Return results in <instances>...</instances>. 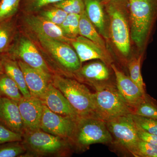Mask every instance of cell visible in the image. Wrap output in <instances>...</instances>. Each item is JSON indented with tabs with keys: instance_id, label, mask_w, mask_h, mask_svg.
I'll use <instances>...</instances> for the list:
<instances>
[{
	"instance_id": "cell-1",
	"label": "cell",
	"mask_w": 157,
	"mask_h": 157,
	"mask_svg": "<svg viewBox=\"0 0 157 157\" xmlns=\"http://www.w3.org/2000/svg\"><path fill=\"white\" fill-rule=\"evenodd\" d=\"M33 39L54 74L72 77L81 68L77 53L69 43L49 38Z\"/></svg>"
},
{
	"instance_id": "cell-2",
	"label": "cell",
	"mask_w": 157,
	"mask_h": 157,
	"mask_svg": "<svg viewBox=\"0 0 157 157\" xmlns=\"http://www.w3.org/2000/svg\"><path fill=\"white\" fill-rule=\"evenodd\" d=\"M131 39L139 49L146 45L157 18V0H129Z\"/></svg>"
},
{
	"instance_id": "cell-3",
	"label": "cell",
	"mask_w": 157,
	"mask_h": 157,
	"mask_svg": "<svg viewBox=\"0 0 157 157\" xmlns=\"http://www.w3.org/2000/svg\"><path fill=\"white\" fill-rule=\"evenodd\" d=\"M23 145L27 157L64 156L72 147L67 139L40 130L26 131L22 134Z\"/></svg>"
},
{
	"instance_id": "cell-4",
	"label": "cell",
	"mask_w": 157,
	"mask_h": 157,
	"mask_svg": "<svg viewBox=\"0 0 157 157\" xmlns=\"http://www.w3.org/2000/svg\"><path fill=\"white\" fill-rule=\"evenodd\" d=\"M52 84L61 92L80 117L95 115L94 93L85 85L71 78L53 74Z\"/></svg>"
},
{
	"instance_id": "cell-5",
	"label": "cell",
	"mask_w": 157,
	"mask_h": 157,
	"mask_svg": "<svg viewBox=\"0 0 157 157\" xmlns=\"http://www.w3.org/2000/svg\"><path fill=\"white\" fill-rule=\"evenodd\" d=\"M95 90V117L107 121L115 118L132 113V109L127 104L116 85L110 82L99 85Z\"/></svg>"
},
{
	"instance_id": "cell-6",
	"label": "cell",
	"mask_w": 157,
	"mask_h": 157,
	"mask_svg": "<svg viewBox=\"0 0 157 157\" xmlns=\"http://www.w3.org/2000/svg\"><path fill=\"white\" fill-rule=\"evenodd\" d=\"M69 141L79 150L87 149L94 144H109L113 137L106 122L94 117H79Z\"/></svg>"
},
{
	"instance_id": "cell-7",
	"label": "cell",
	"mask_w": 157,
	"mask_h": 157,
	"mask_svg": "<svg viewBox=\"0 0 157 157\" xmlns=\"http://www.w3.org/2000/svg\"><path fill=\"white\" fill-rule=\"evenodd\" d=\"M124 0L107 2L106 11L110 23V35L113 42L122 55L128 57L131 49L128 16Z\"/></svg>"
},
{
	"instance_id": "cell-8",
	"label": "cell",
	"mask_w": 157,
	"mask_h": 157,
	"mask_svg": "<svg viewBox=\"0 0 157 157\" xmlns=\"http://www.w3.org/2000/svg\"><path fill=\"white\" fill-rule=\"evenodd\" d=\"M6 54L47 75L52 76L54 74L35 40L19 29L13 44Z\"/></svg>"
},
{
	"instance_id": "cell-9",
	"label": "cell",
	"mask_w": 157,
	"mask_h": 157,
	"mask_svg": "<svg viewBox=\"0 0 157 157\" xmlns=\"http://www.w3.org/2000/svg\"><path fill=\"white\" fill-rule=\"evenodd\" d=\"M106 124L112 135L113 142L133 155L140 139L131 114L113 119L106 121Z\"/></svg>"
},
{
	"instance_id": "cell-10",
	"label": "cell",
	"mask_w": 157,
	"mask_h": 157,
	"mask_svg": "<svg viewBox=\"0 0 157 157\" xmlns=\"http://www.w3.org/2000/svg\"><path fill=\"white\" fill-rule=\"evenodd\" d=\"M22 30L33 38H46L67 42L73 39L65 36L59 26L43 18L37 14H23L19 19Z\"/></svg>"
},
{
	"instance_id": "cell-11",
	"label": "cell",
	"mask_w": 157,
	"mask_h": 157,
	"mask_svg": "<svg viewBox=\"0 0 157 157\" xmlns=\"http://www.w3.org/2000/svg\"><path fill=\"white\" fill-rule=\"evenodd\" d=\"M77 120L52 112L43 104L40 129L69 140L75 130Z\"/></svg>"
},
{
	"instance_id": "cell-12",
	"label": "cell",
	"mask_w": 157,
	"mask_h": 157,
	"mask_svg": "<svg viewBox=\"0 0 157 157\" xmlns=\"http://www.w3.org/2000/svg\"><path fill=\"white\" fill-rule=\"evenodd\" d=\"M24 132L40 130L43 104L39 98L23 97L17 102Z\"/></svg>"
},
{
	"instance_id": "cell-13",
	"label": "cell",
	"mask_w": 157,
	"mask_h": 157,
	"mask_svg": "<svg viewBox=\"0 0 157 157\" xmlns=\"http://www.w3.org/2000/svg\"><path fill=\"white\" fill-rule=\"evenodd\" d=\"M40 100L44 105L55 113L75 119L80 117L67 99L52 82Z\"/></svg>"
},
{
	"instance_id": "cell-14",
	"label": "cell",
	"mask_w": 157,
	"mask_h": 157,
	"mask_svg": "<svg viewBox=\"0 0 157 157\" xmlns=\"http://www.w3.org/2000/svg\"><path fill=\"white\" fill-rule=\"evenodd\" d=\"M110 67L115 74L116 86L119 92L133 110L143 100L146 93L143 92L130 77L119 70L115 65L111 63Z\"/></svg>"
},
{
	"instance_id": "cell-15",
	"label": "cell",
	"mask_w": 157,
	"mask_h": 157,
	"mask_svg": "<svg viewBox=\"0 0 157 157\" xmlns=\"http://www.w3.org/2000/svg\"><path fill=\"white\" fill-rule=\"evenodd\" d=\"M81 63L94 59H99L106 64H111V58L106 49L87 38L78 36L70 42Z\"/></svg>"
},
{
	"instance_id": "cell-16",
	"label": "cell",
	"mask_w": 157,
	"mask_h": 157,
	"mask_svg": "<svg viewBox=\"0 0 157 157\" xmlns=\"http://www.w3.org/2000/svg\"><path fill=\"white\" fill-rule=\"evenodd\" d=\"M74 76L78 81L83 82L94 87L109 82L110 72L107 64L101 61L92 62L81 67Z\"/></svg>"
},
{
	"instance_id": "cell-17",
	"label": "cell",
	"mask_w": 157,
	"mask_h": 157,
	"mask_svg": "<svg viewBox=\"0 0 157 157\" xmlns=\"http://www.w3.org/2000/svg\"><path fill=\"white\" fill-rule=\"evenodd\" d=\"M17 61L23 72L26 83L31 96L41 99L51 82L53 75L49 76L21 61Z\"/></svg>"
},
{
	"instance_id": "cell-18",
	"label": "cell",
	"mask_w": 157,
	"mask_h": 157,
	"mask_svg": "<svg viewBox=\"0 0 157 157\" xmlns=\"http://www.w3.org/2000/svg\"><path fill=\"white\" fill-rule=\"evenodd\" d=\"M0 124L22 135L24 129L17 102L0 97Z\"/></svg>"
},
{
	"instance_id": "cell-19",
	"label": "cell",
	"mask_w": 157,
	"mask_h": 157,
	"mask_svg": "<svg viewBox=\"0 0 157 157\" xmlns=\"http://www.w3.org/2000/svg\"><path fill=\"white\" fill-rule=\"evenodd\" d=\"M1 64L4 73L9 76L17 85L23 97H31L23 72L20 67L18 61L10 57L7 54H3Z\"/></svg>"
},
{
	"instance_id": "cell-20",
	"label": "cell",
	"mask_w": 157,
	"mask_h": 157,
	"mask_svg": "<svg viewBox=\"0 0 157 157\" xmlns=\"http://www.w3.org/2000/svg\"><path fill=\"white\" fill-rule=\"evenodd\" d=\"M88 17L95 27L98 33L107 39V29L102 2L101 0H83Z\"/></svg>"
},
{
	"instance_id": "cell-21",
	"label": "cell",
	"mask_w": 157,
	"mask_h": 157,
	"mask_svg": "<svg viewBox=\"0 0 157 157\" xmlns=\"http://www.w3.org/2000/svg\"><path fill=\"white\" fill-rule=\"evenodd\" d=\"M19 32L17 16L0 21V54L7 53Z\"/></svg>"
},
{
	"instance_id": "cell-22",
	"label": "cell",
	"mask_w": 157,
	"mask_h": 157,
	"mask_svg": "<svg viewBox=\"0 0 157 157\" xmlns=\"http://www.w3.org/2000/svg\"><path fill=\"white\" fill-rule=\"evenodd\" d=\"M79 35L90 39L102 48L106 49V44L104 39L90 21L85 11L80 14Z\"/></svg>"
},
{
	"instance_id": "cell-23",
	"label": "cell",
	"mask_w": 157,
	"mask_h": 157,
	"mask_svg": "<svg viewBox=\"0 0 157 157\" xmlns=\"http://www.w3.org/2000/svg\"><path fill=\"white\" fill-rule=\"evenodd\" d=\"M0 97L8 98L16 102L23 97L17 85L4 73L0 75Z\"/></svg>"
},
{
	"instance_id": "cell-24",
	"label": "cell",
	"mask_w": 157,
	"mask_h": 157,
	"mask_svg": "<svg viewBox=\"0 0 157 157\" xmlns=\"http://www.w3.org/2000/svg\"><path fill=\"white\" fill-rule=\"evenodd\" d=\"M132 114L157 120V101L146 94L143 100L133 108Z\"/></svg>"
},
{
	"instance_id": "cell-25",
	"label": "cell",
	"mask_w": 157,
	"mask_h": 157,
	"mask_svg": "<svg viewBox=\"0 0 157 157\" xmlns=\"http://www.w3.org/2000/svg\"><path fill=\"white\" fill-rule=\"evenodd\" d=\"M143 58V53L130 59L128 63L130 77L144 93L145 92V85L143 81L141 73V63Z\"/></svg>"
},
{
	"instance_id": "cell-26",
	"label": "cell",
	"mask_w": 157,
	"mask_h": 157,
	"mask_svg": "<svg viewBox=\"0 0 157 157\" xmlns=\"http://www.w3.org/2000/svg\"><path fill=\"white\" fill-rule=\"evenodd\" d=\"M80 14H68L66 19L59 26L65 37L69 39H75L79 35Z\"/></svg>"
},
{
	"instance_id": "cell-27",
	"label": "cell",
	"mask_w": 157,
	"mask_h": 157,
	"mask_svg": "<svg viewBox=\"0 0 157 157\" xmlns=\"http://www.w3.org/2000/svg\"><path fill=\"white\" fill-rule=\"evenodd\" d=\"M37 14L46 20L58 26L63 22L68 14L63 10L52 5L43 8Z\"/></svg>"
},
{
	"instance_id": "cell-28",
	"label": "cell",
	"mask_w": 157,
	"mask_h": 157,
	"mask_svg": "<svg viewBox=\"0 0 157 157\" xmlns=\"http://www.w3.org/2000/svg\"><path fill=\"white\" fill-rule=\"evenodd\" d=\"M62 0H21L19 9L23 14H37L43 8Z\"/></svg>"
},
{
	"instance_id": "cell-29",
	"label": "cell",
	"mask_w": 157,
	"mask_h": 157,
	"mask_svg": "<svg viewBox=\"0 0 157 157\" xmlns=\"http://www.w3.org/2000/svg\"><path fill=\"white\" fill-rule=\"evenodd\" d=\"M26 150L21 141H12L0 144V157L25 156Z\"/></svg>"
},
{
	"instance_id": "cell-30",
	"label": "cell",
	"mask_w": 157,
	"mask_h": 157,
	"mask_svg": "<svg viewBox=\"0 0 157 157\" xmlns=\"http://www.w3.org/2000/svg\"><path fill=\"white\" fill-rule=\"evenodd\" d=\"M21 0L0 1V21L9 19L17 15Z\"/></svg>"
},
{
	"instance_id": "cell-31",
	"label": "cell",
	"mask_w": 157,
	"mask_h": 157,
	"mask_svg": "<svg viewBox=\"0 0 157 157\" xmlns=\"http://www.w3.org/2000/svg\"><path fill=\"white\" fill-rule=\"evenodd\" d=\"M52 5L62 9L68 14H80L85 11L83 0H62Z\"/></svg>"
},
{
	"instance_id": "cell-32",
	"label": "cell",
	"mask_w": 157,
	"mask_h": 157,
	"mask_svg": "<svg viewBox=\"0 0 157 157\" xmlns=\"http://www.w3.org/2000/svg\"><path fill=\"white\" fill-rule=\"evenodd\" d=\"M137 128L151 134L157 135V120L145 117L131 114Z\"/></svg>"
},
{
	"instance_id": "cell-33",
	"label": "cell",
	"mask_w": 157,
	"mask_h": 157,
	"mask_svg": "<svg viewBox=\"0 0 157 157\" xmlns=\"http://www.w3.org/2000/svg\"><path fill=\"white\" fill-rule=\"evenodd\" d=\"M133 156L136 157H157V145L140 139Z\"/></svg>"
},
{
	"instance_id": "cell-34",
	"label": "cell",
	"mask_w": 157,
	"mask_h": 157,
	"mask_svg": "<svg viewBox=\"0 0 157 157\" xmlns=\"http://www.w3.org/2000/svg\"><path fill=\"white\" fill-rule=\"evenodd\" d=\"M22 140L21 134L13 132L0 124V144L12 141H21Z\"/></svg>"
},
{
	"instance_id": "cell-35",
	"label": "cell",
	"mask_w": 157,
	"mask_h": 157,
	"mask_svg": "<svg viewBox=\"0 0 157 157\" xmlns=\"http://www.w3.org/2000/svg\"><path fill=\"white\" fill-rule=\"evenodd\" d=\"M137 128V132L138 138L145 142L157 145V135L151 134L144 130Z\"/></svg>"
},
{
	"instance_id": "cell-36",
	"label": "cell",
	"mask_w": 157,
	"mask_h": 157,
	"mask_svg": "<svg viewBox=\"0 0 157 157\" xmlns=\"http://www.w3.org/2000/svg\"><path fill=\"white\" fill-rule=\"evenodd\" d=\"M3 73H4V71H3L2 66V64H0V75Z\"/></svg>"
},
{
	"instance_id": "cell-37",
	"label": "cell",
	"mask_w": 157,
	"mask_h": 157,
	"mask_svg": "<svg viewBox=\"0 0 157 157\" xmlns=\"http://www.w3.org/2000/svg\"><path fill=\"white\" fill-rule=\"evenodd\" d=\"M3 55L0 54V64H1V62H2V58Z\"/></svg>"
},
{
	"instance_id": "cell-38",
	"label": "cell",
	"mask_w": 157,
	"mask_h": 157,
	"mask_svg": "<svg viewBox=\"0 0 157 157\" xmlns=\"http://www.w3.org/2000/svg\"><path fill=\"white\" fill-rule=\"evenodd\" d=\"M101 2H109V1H112V0H101Z\"/></svg>"
}]
</instances>
